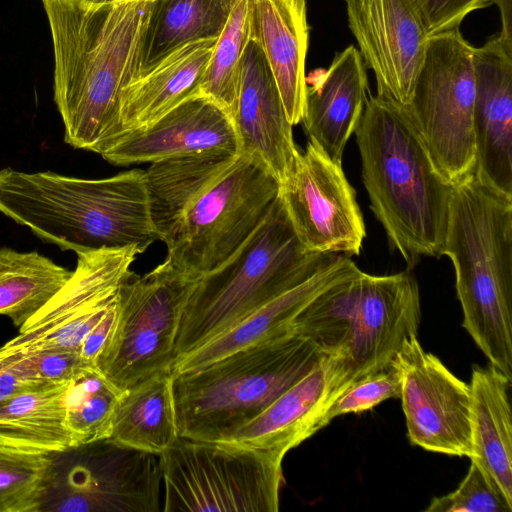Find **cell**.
<instances>
[{"mask_svg": "<svg viewBox=\"0 0 512 512\" xmlns=\"http://www.w3.org/2000/svg\"><path fill=\"white\" fill-rule=\"evenodd\" d=\"M198 279L167 258L144 275L132 273L119 289L116 321L96 369L122 391L171 371L183 310Z\"/></svg>", "mask_w": 512, "mask_h": 512, "instance_id": "obj_9", "label": "cell"}, {"mask_svg": "<svg viewBox=\"0 0 512 512\" xmlns=\"http://www.w3.org/2000/svg\"><path fill=\"white\" fill-rule=\"evenodd\" d=\"M68 383L34 385L2 403L0 445L46 454L75 449L66 423Z\"/></svg>", "mask_w": 512, "mask_h": 512, "instance_id": "obj_25", "label": "cell"}, {"mask_svg": "<svg viewBox=\"0 0 512 512\" xmlns=\"http://www.w3.org/2000/svg\"><path fill=\"white\" fill-rule=\"evenodd\" d=\"M360 272L343 254H331L308 279L257 308L172 367V373L203 368L233 352L293 333L297 316L322 292Z\"/></svg>", "mask_w": 512, "mask_h": 512, "instance_id": "obj_20", "label": "cell"}, {"mask_svg": "<svg viewBox=\"0 0 512 512\" xmlns=\"http://www.w3.org/2000/svg\"><path fill=\"white\" fill-rule=\"evenodd\" d=\"M236 0H153L141 50L140 72L194 41L218 39Z\"/></svg>", "mask_w": 512, "mask_h": 512, "instance_id": "obj_27", "label": "cell"}, {"mask_svg": "<svg viewBox=\"0 0 512 512\" xmlns=\"http://www.w3.org/2000/svg\"><path fill=\"white\" fill-rule=\"evenodd\" d=\"M159 463L165 512L279 510L282 463L258 451L179 438Z\"/></svg>", "mask_w": 512, "mask_h": 512, "instance_id": "obj_10", "label": "cell"}, {"mask_svg": "<svg viewBox=\"0 0 512 512\" xmlns=\"http://www.w3.org/2000/svg\"><path fill=\"white\" fill-rule=\"evenodd\" d=\"M38 385L21 378L14 369L0 357V405L16 393Z\"/></svg>", "mask_w": 512, "mask_h": 512, "instance_id": "obj_38", "label": "cell"}, {"mask_svg": "<svg viewBox=\"0 0 512 512\" xmlns=\"http://www.w3.org/2000/svg\"><path fill=\"white\" fill-rule=\"evenodd\" d=\"M171 371L154 375L124 390L115 407L107 440L160 455L178 434Z\"/></svg>", "mask_w": 512, "mask_h": 512, "instance_id": "obj_26", "label": "cell"}, {"mask_svg": "<svg viewBox=\"0 0 512 512\" xmlns=\"http://www.w3.org/2000/svg\"><path fill=\"white\" fill-rule=\"evenodd\" d=\"M90 3H107V2H114L119 0H84Z\"/></svg>", "mask_w": 512, "mask_h": 512, "instance_id": "obj_40", "label": "cell"}, {"mask_svg": "<svg viewBox=\"0 0 512 512\" xmlns=\"http://www.w3.org/2000/svg\"><path fill=\"white\" fill-rule=\"evenodd\" d=\"M117 312L118 302L85 338L79 353L88 364L94 366L96 359L107 343L116 321Z\"/></svg>", "mask_w": 512, "mask_h": 512, "instance_id": "obj_37", "label": "cell"}, {"mask_svg": "<svg viewBox=\"0 0 512 512\" xmlns=\"http://www.w3.org/2000/svg\"><path fill=\"white\" fill-rule=\"evenodd\" d=\"M251 37L263 49L288 121L301 123L309 44L306 0H252Z\"/></svg>", "mask_w": 512, "mask_h": 512, "instance_id": "obj_22", "label": "cell"}, {"mask_svg": "<svg viewBox=\"0 0 512 512\" xmlns=\"http://www.w3.org/2000/svg\"><path fill=\"white\" fill-rule=\"evenodd\" d=\"M239 153L230 116L215 102L196 93L147 126L121 133L100 154L107 162L127 166L209 154Z\"/></svg>", "mask_w": 512, "mask_h": 512, "instance_id": "obj_17", "label": "cell"}, {"mask_svg": "<svg viewBox=\"0 0 512 512\" xmlns=\"http://www.w3.org/2000/svg\"><path fill=\"white\" fill-rule=\"evenodd\" d=\"M72 275L36 251L0 248V315L21 327L43 308Z\"/></svg>", "mask_w": 512, "mask_h": 512, "instance_id": "obj_28", "label": "cell"}, {"mask_svg": "<svg viewBox=\"0 0 512 512\" xmlns=\"http://www.w3.org/2000/svg\"><path fill=\"white\" fill-rule=\"evenodd\" d=\"M429 35L460 27L473 11L491 6L489 0H414Z\"/></svg>", "mask_w": 512, "mask_h": 512, "instance_id": "obj_36", "label": "cell"}, {"mask_svg": "<svg viewBox=\"0 0 512 512\" xmlns=\"http://www.w3.org/2000/svg\"><path fill=\"white\" fill-rule=\"evenodd\" d=\"M401 375L400 400L411 444L424 450L470 457L469 384L426 352L417 335L404 340L395 356Z\"/></svg>", "mask_w": 512, "mask_h": 512, "instance_id": "obj_13", "label": "cell"}, {"mask_svg": "<svg viewBox=\"0 0 512 512\" xmlns=\"http://www.w3.org/2000/svg\"><path fill=\"white\" fill-rule=\"evenodd\" d=\"M354 312L345 355L357 378L393 360L405 339L418 335L420 294L409 269L353 277Z\"/></svg>", "mask_w": 512, "mask_h": 512, "instance_id": "obj_16", "label": "cell"}, {"mask_svg": "<svg viewBox=\"0 0 512 512\" xmlns=\"http://www.w3.org/2000/svg\"><path fill=\"white\" fill-rule=\"evenodd\" d=\"M442 255L454 267L462 326L512 379V197L474 174L453 185Z\"/></svg>", "mask_w": 512, "mask_h": 512, "instance_id": "obj_5", "label": "cell"}, {"mask_svg": "<svg viewBox=\"0 0 512 512\" xmlns=\"http://www.w3.org/2000/svg\"><path fill=\"white\" fill-rule=\"evenodd\" d=\"M54 50V100L72 147L101 154L121 133L120 101L140 71L153 0H42Z\"/></svg>", "mask_w": 512, "mask_h": 512, "instance_id": "obj_2", "label": "cell"}, {"mask_svg": "<svg viewBox=\"0 0 512 512\" xmlns=\"http://www.w3.org/2000/svg\"><path fill=\"white\" fill-rule=\"evenodd\" d=\"M366 67L358 49L337 52L327 69L306 75V106L301 120L308 140L336 163L361 120L367 100Z\"/></svg>", "mask_w": 512, "mask_h": 512, "instance_id": "obj_21", "label": "cell"}, {"mask_svg": "<svg viewBox=\"0 0 512 512\" xmlns=\"http://www.w3.org/2000/svg\"><path fill=\"white\" fill-rule=\"evenodd\" d=\"M473 51L460 27L429 35L404 107L436 171L451 186L475 171Z\"/></svg>", "mask_w": 512, "mask_h": 512, "instance_id": "obj_8", "label": "cell"}, {"mask_svg": "<svg viewBox=\"0 0 512 512\" xmlns=\"http://www.w3.org/2000/svg\"><path fill=\"white\" fill-rule=\"evenodd\" d=\"M3 358L24 380L35 384H62L70 382L88 364L79 352L41 350L11 352L0 348Z\"/></svg>", "mask_w": 512, "mask_h": 512, "instance_id": "obj_35", "label": "cell"}, {"mask_svg": "<svg viewBox=\"0 0 512 512\" xmlns=\"http://www.w3.org/2000/svg\"><path fill=\"white\" fill-rule=\"evenodd\" d=\"M329 255L309 253L302 247L277 196L245 243L218 268L199 277L183 310L174 364L304 282Z\"/></svg>", "mask_w": 512, "mask_h": 512, "instance_id": "obj_7", "label": "cell"}, {"mask_svg": "<svg viewBox=\"0 0 512 512\" xmlns=\"http://www.w3.org/2000/svg\"><path fill=\"white\" fill-rule=\"evenodd\" d=\"M217 40L190 42L138 73L122 92L121 133L149 125L199 93L203 73Z\"/></svg>", "mask_w": 512, "mask_h": 512, "instance_id": "obj_23", "label": "cell"}, {"mask_svg": "<svg viewBox=\"0 0 512 512\" xmlns=\"http://www.w3.org/2000/svg\"><path fill=\"white\" fill-rule=\"evenodd\" d=\"M150 214L167 259L196 276L227 261L263 221L279 182L245 154H209L150 163Z\"/></svg>", "mask_w": 512, "mask_h": 512, "instance_id": "obj_1", "label": "cell"}, {"mask_svg": "<svg viewBox=\"0 0 512 512\" xmlns=\"http://www.w3.org/2000/svg\"><path fill=\"white\" fill-rule=\"evenodd\" d=\"M474 175L512 197V45L499 35L474 47Z\"/></svg>", "mask_w": 512, "mask_h": 512, "instance_id": "obj_18", "label": "cell"}, {"mask_svg": "<svg viewBox=\"0 0 512 512\" xmlns=\"http://www.w3.org/2000/svg\"><path fill=\"white\" fill-rule=\"evenodd\" d=\"M252 0H236L205 69L199 93L222 108L233 120L244 51L251 39Z\"/></svg>", "mask_w": 512, "mask_h": 512, "instance_id": "obj_29", "label": "cell"}, {"mask_svg": "<svg viewBox=\"0 0 512 512\" xmlns=\"http://www.w3.org/2000/svg\"><path fill=\"white\" fill-rule=\"evenodd\" d=\"M354 133L370 208L391 249L409 270L424 256H442L452 186L436 171L404 107L369 95Z\"/></svg>", "mask_w": 512, "mask_h": 512, "instance_id": "obj_3", "label": "cell"}, {"mask_svg": "<svg viewBox=\"0 0 512 512\" xmlns=\"http://www.w3.org/2000/svg\"><path fill=\"white\" fill-rule=\"evenodd\" d=\"M325 354L310 340L288 333L203 368L172 373L179 437L225 441L309 373Z\"/></svg>", "mask_w": 512, "mask_h": 512, "instance_id": "obj_6", "label": "cell"}, {"mask_svg": "<svg viewBox=\"0 0 512 512\" xmlns=\"http://www.w3.org/2000/svg\"><path fill=\"white\" fill-rule=\"evenodd\" d=\"M50 454L0 445V512H38L54 484Z\"/></svg>", "mask_w": 512, "mask_h": 512, "instance_id": "obj_31", "label": "cell"}, {"mask_svg": "<svg viewBox=\"0 0 512 512\" xmlns=\"http://www.w3.org/2000/svg\"><path fill=\"white\" fill-rule=\"evenodd\" d=\"M489 3L496 4L500 11L502 26L498 35L512 45V0H489Z\"/></svg>", "mask_w": 512, "mask_h": 512, "instance_id": "obj_39", "label": "cell"}, {"mask_svg": "<svg viewBox=\"0 0 512 512\" xmlns=\"http://www.w3.org/2000/svg\"><path fill=\"white\" fill-rule=\"evenodd\" d=\"M401 375L395 357L385 366L355 379L330 406L327 419L370 410L391 398L399 399Z\"/></svg>", "mask_w": 512, "mask_h": 512, "instance_id": "obj_34", "label": "cell"}, {"mask_svg": "<svg viewBox=\"0 0 512 512\" xmlns=\"http://www.w3.org/2000/svg\"><path fill=\"white\" fill-rule=\"evenodd\" d=\"M233 124L239 153L256 159L283 182L299 149L270 65L252 37L242 59Z\"/></svg>", "mask_w": 512, "mask_h": 512, "instance_id": "obj_19", "label": "cell"}, {"mask_svg": "<svg viewBox=\"0 0 512 512\" xmlns=\"http://www.w3.org/2000/svg\"><path fill=\"white\" fill-rule=\"evenodd\" d=\"M139 254L136 247L78 253L67 283L0 348L79 352L87 335L117 304L119 289L133 273L130 267Z\"/></svg>", "mask_w": 512, "mask_h": 512, "instance_id": "obj_12", "label": "cell"}, {"mask_svg": "<svg viewBox=\"0 0 512 512\" xmlns=\"http://www.w3.org/2000/svg\"><path fill=\"white\" fill-rule=\"evenodd\" d=\"M82 1H84V0H82Z\"/></svg>", "mask_w": 512, "mask_h": 512, "instance_id": "obj_41", "label": "cell"}, {"mask_svg": "<svg viewBox=\"0 0 512 512\" xmlns=\"http://www.w3.org/2000/svg\"><path fill=\"white\" fill-rule=\"evenodd\" d=\"M348 26L377 94L406 107L429 34L414 0H344Z\"/></svg>", "mask_w": 512, "mask_h": 512, "instance_id": "obj_14", "label": "cell"}, {"mask_svg": "<svg viewBox=\"0 0 512 512\" xmlns=\"http://www.w3.org/2000/svg\"><path fill=\"white\" fill-rule=\"evenodd\" d=\"M355 379L344 352L326 353L302 379L220 443L252 449L282 463L291 449L330 423V406Z\"/></svg>", "mask_w": 512, "mask_h": 512, "instance_id": "obj_15", "label": "cell"}, {"mask_svg": "<svg viewBox=\"0 0 512 512\" xmlns=\"http://www.w3.org/2000/svg\"><path fill=\"white\" fill-rule=\"evenodd\" d=\"M426 512H511L512 502L498 484L474 460L453 492L434 497Z\"/></svg>", "mask_w": 512, "mask_h": 512, "instance_id": "obj_33", "label": "cell"}, {"mask_svg": "<svg viewBox=\"0 0 512 512\" xmlns=\"http://www.w3.org/2000/svg\"><path fill=\"white\" fill-rule=\"evenodd\" d=\"M512 379L490 365L474 366L470 381L471 455L512 502Z\"/></svg>", "mask_w": 512, "mask_h": 512, "instance_id": "obj_24", "label": "cell"}, {"mask_svg": "<svg viewBox=\"0 0 512 512\" xmlns=\"http://www.w3.org/2000/svg\"><path fill=\"white\" fill-rule=\"evenodd\" d=\"M122 392L95 366L83 368L68 383L66 423L75 449L109 437Z\"/></svg>", "mask_w": 512, "mask_h": 512, "instance_id": "obj_30", "label": "cell"}, {"mask_svg": "<svg viewBox=\"0 0 512 512\" xmlns=\"http://www.w3.org/2000/svg\"><path fill=\"white\" fill-rule=\"evenodd\" d=\"M0 212L42 241L76 254L126 247H136L142 254L159 240L140 169L82 179L4 168Z\"/></svg>", "mask_w": 512, "mask_h": 512, "instance_id": "obj_4", "label": "cell"}, {"mask_svg": "<svg viewBox=\"0 0 512 512\" xmlns=\"http://www.w3.org/2000/svg\"><path fill=\"white\" fill-rule=\"evenodd\" d=\"M353 277L318 295L294 320L293 333L310 340L324 353H345L354 312Z\"/></svg>", "mask_w": 512, "mask_h": 512, "instance_id": "obj_32", "label": "cell"}, {"mask_svg": "<svg viewBox=\"0 0 512 512\" xmlns=\"http://www.w3.org/2000/svg\"><path fill=\"white\" fill-rule=\"evenodd\" d=\"M278 198L309 253L360 255L366 229L356 191L342 169L314 142L298 152Z\"/></svg>", "mask_w": 512, "mask_h": 512, "instance_id": "obj_11", "label": "cell"}]
</instances>
